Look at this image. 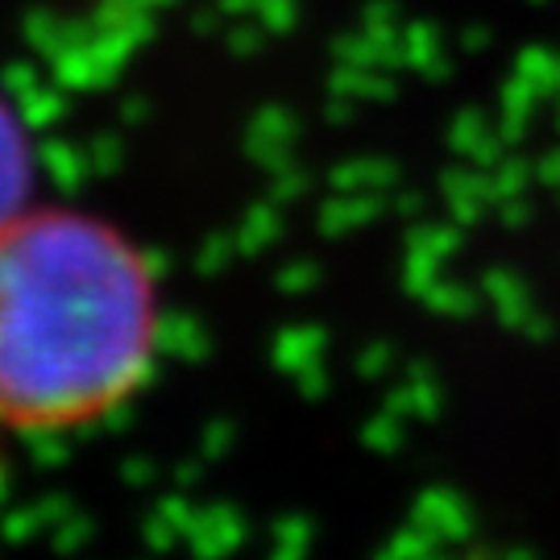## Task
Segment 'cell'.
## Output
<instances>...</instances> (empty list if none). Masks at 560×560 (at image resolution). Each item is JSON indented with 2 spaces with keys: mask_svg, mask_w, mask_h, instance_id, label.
<instances>
[{
  "mask_svg": "<svg viewBox=\"0 0 560 560\" xmlns=\"http://www.w3.org/2000/svg\"><path fill=\"white\" fill-rule=\"evenodd\" d=\"M159 349V287L113 224L25 208L0 229V428L62 432L138 390Z\"/></svg>",
  "mask_w": 560,
  "mask_h": 560,
  "instance_id": "cell-1",
  "label": "cell"
},
{
  "mask_svg": "<svg viewBox=\"0 0 560 560\" xmlns=\"http://www.w3.org/2000/svg\"><path fill=\"white\" fill-rule=\"evenodd\" d=\"M30 191H34L30 138H25L18 113L0 101V229L30 208Z\"/></svg>",
  "mask_w": 560,
  "mask_h": 560,
  "instance_id": "cell-2",
  "label": "cell"
}]
</instances>
